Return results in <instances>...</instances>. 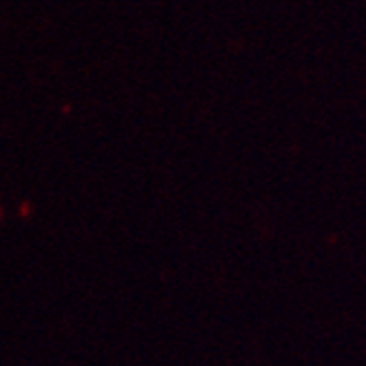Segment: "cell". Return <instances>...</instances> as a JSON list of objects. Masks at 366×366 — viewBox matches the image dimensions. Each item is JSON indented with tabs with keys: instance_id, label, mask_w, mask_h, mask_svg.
Segmentation results:
<instances>
[]
</instances>
